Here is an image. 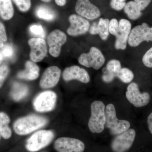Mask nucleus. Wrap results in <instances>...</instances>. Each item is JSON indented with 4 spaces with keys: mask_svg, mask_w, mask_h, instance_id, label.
<instances>
[{
    "mask_svg": "<svg viewBox=\"0 0 152 152\" xmlns=\"http://www.w3.org/2000/svg\"><path fill=\"white\" fill-rule=\"evenodd\" d=\"M0 37L1 39L4 42H6L7 39L4 26L2 23L0 24Z\"/></svg>",
    "mask_w": 152,
    "mask_h": 152,
    "instance_id": "c9c22d12",
    "label": "nucleus"
},
{
    "mask_svg": "<svg viewBox=\"0 0 152 152\" xmlns=\"http://www.w3.org/2000/svg\"><path fill=\"white\" fill-rule=\"evenodd\" d=\"M63 77L66 81L76 80L83 83H88L90 80L88 72L85 69L77 66L66 68L63 73Z\"/></svg>",
    "mask_w": 152,
    "mask_h": 152,
    "instance_id": "f3484780",
    "label": "nucleus"
},
{
    "mask_svg": "<svg viewBox=\"0 0 152 152\" xmlns=\"http://www.w3.org/2000/svg\"><path fill=\"white\" fill-rule=\"evenodd\" d=\"M28 43L31 49L30 53L31 60L34 62H39L43 59L48 52L45 40L41 38H31L28 41Z\"/></svg>",
    "mask_w": 152,
    "mask_h": 152,
    "instance_id": "4468645a",
    "label": "nucleus"
},
{
    "mask_svg": "<svg viewBox=\"0 0 152 152\" xmlns=\"http://www.w3.org/2000/svg\"><path fill=\"white\" fill-rule=\"evenodd\" d=\"M117 77L125 83H130L134 78V74L129 69L126 68H122L118 74Z\"/></svg>",
    "mask_w": 152,
    "mask_h": 152,
    "instance_id": "a878e982",
    "label": "nucleus"
},
{
    "mask_svg": "<svg viewBox=\"0 0 152 152\" xmlns=\"http://www.w3.org/2000/svg\"><path fill=\"white\" fill-rule=\"evenodd\" d=\"M9 69L7 65L5 64L1 66L0 68V85L2 87L3 83L8 75Z\"/></svg>",
    "mask_w": 152,
    "mask_h": 152,
    "instance_id": "2f4dec72",
    "label": "nucleus"
},
{
    "mask_svg": "<svg viewBox=\"0 0 152 152\" xmlns=\"http://www.w3.org/2000/svg\"><path fill=\"white\" fill-rule=\"evenodd\" d=\"M66 35L60 30H55L49 34L47 42L49 47V53L52 56L57 58L61 53V49L66 42Z\"/></svg>",
    "mask_w": 152,
    "mask_h": 152,
    "instance_id": "9b49d317",
    "label": "nucleus"
},
{
    "mask_svg": "<svg viewBox=\"0 0 152 152\" xmlns=\"http://www.w3.org/2000/svg\"><path fill=\"white\" fill-rule=\"evenodd\" d=\"M144 65L148 68H152V47L144 55L142 59Z\"/></svg>",
    "mask_w": 152,
    "mask_h": 152,
    "instance_id": "c756f323",
    "label": "nucleus"
},
{
    "mask_svg": "<svg viewBox=\"0 0 152 152\" xmlns=\"http://www.w3.org/2000/svg\"><path fill=\"white\" fill-rule=\"evenodd\" d=\"M147 124L150 132L152 134V112L149 115L147 119Z\"/></svg>",
    "mask_w": 152,
    "mask_h": 152,
    "instance_id": "e433bc0d",
    "label": "nucleus"
},
{
    "mask_svg": "<svg viewBox=\"0 0 152 152\" xmlns=\"http://www.w3.org/2000/svg\"><path fill=\"white\" fill-rule=\"evenodd\" d=\"M75 10L78 15L88 20H95L101 16L99 9L89 0H77Z\"/></svg>",
    "mask_w": 152,
    "mask_h": 152,
    "instance_id": "ddd939ff",
    "label": "nucleus"
},
{
    "mask_svg": "<svg viewBox=\"0 0 152 152\" xmlns=\"http://www.w3.org/2000/svg\"><path fill=\"white\" fill-rule=\"evenodd\" d=\"M35 14L39 18L49 21L53 20L56 18V14L54 11L45 5L37 7L36 10Z\"/></svg>",
    "mask_w": 152,
    "mask_h": 152,
    "instance_id": "5701e85b",
    "label": "nucleus"
},
{
    "mask_svg": "<svg viewBox=\"0 0 152 152\" xmlns=\"http://www.w3.org/2000/svg\"><path fill=\"white\" fill-rule=\"evenodd\" d=\"M57 95L52 91H45L37 95L33 101V106L37 111L45 113L53 110L56 107Z\"/></svg>",
    "mask_w": 152,
    "mask_h": 152,
    "instance_id": "0eeeda50",
    "label": "nucleus"
},
{
    "mask_svg": "<svg viewBox=\"0 0 152 152\" xmlns=\"http://www.w3.org/2000/svg\"><path fill=\"white\" fill-rule=\"evenodd\" d=\"M119 28V23L117 19H112L109 23V32L113 35L116 36Z\"/></svg>",
    "mask_w": 152,
    "mask_h": 152,
    "instance_id": "7c9ffc66",
    "label": "nucleus"
},
{
    "mask_svg": "<svg viewBox=\"0 0 152 152\" xmlns=\"http://www.w3.org/2000/svg\"><path fill=\"white\" fill-rule=\"evenodd\" d=\"M115 77V76L114 75L110 73L107 71H106L104 73L103 75L102 78L103 81L105 83H110L113 82L114 79Z\"/></svg>",
    "mask_w": 152,
    "mask_h": 152,
    "instance_id": "f704fd0d",
    "label": "nucleus"
},
{
    "mask_svg": "<svg viewBox=\"0 0 152 152\" xmlns=\"http://www.w3.org/2000/svg\"><path fill=\"white\" fill-rule=\"evenodd\" d=\"M105 61V59L102 53L95 47H92L88 53L82 54L78 58L79 63L81 65L95 70L100 69Z\"/></svg>",
    "mask_w": 152,
    "mask_h": 152,
    "instance_id": "423d86ee",
    "label": "nucleus"
},
{
    "mask_svg": "<svg viewBox=\"0 0 152 152\" xmlns=\"http://www.w3.org/2000/svg\"><path fill=\"white\" fill-rule=\"evenodd\" d=\"M152 0H134L141 11L144 10L148 6Z\"/></svg>",
    "mask_w": 152,
    "mask_h": 152,
    "instance_id": "72a5a7b5",
    "label": "nucleus"
},
{
    "mask_svg": "<svg viewBox=\"0 0 152 152\" xmlns=\"http://www.w3.org/2000/svg\"><path fill=\"white\" fill-rule=\"evenodd\" d=\"M41 1L45 2H49L51 0H41Z\"/></svg>",
    "mask_w": 152,
    "mask_h": 152,
    "instance_id": "ea45409f",
    "label": "nucleus"
},
{
    "mask_svg": "<svg viewBox=\"0 0 152 152\" xmlns=\"http://www.w3.org/2000/svg\"><path fill=\"white\" fill-rule=\"evenodd\" d=\"M105 106L102 101H95L91 104V116L88 126L93 133H102L106 123Z\"/></svg>",
    "mask_w": 152,
    "mask_h": 152,
    "instance_id": "f03ea898",
    "label": "nucleus"
},
{
    "mask_svg": "<svg viewBox=\"0 0 152 152\" xmlns=\"http://www.w3.org/2000/svg\"><path fill=\"white\" fill-rule=\"evenodd\" d=\"M106 123L105 126L113 135H117L127 130L130 123L126 120H120L117 118L115 106L112 104H108L105 108Z\"/></svg>",
    "mask_w": 152,
    "mask_h": 152,
    "instance_id": "7ed1b4c3",
    "label": "nucleus"
},
{
    "mask_svg": "<svg viewBox=\"0 0 152 152\" xmlns=\"http://www.w3.org/2000/svg\"><path fill=\"white\" fill-rule=\"evenodd\" d=\"M10 122V118L8 115L4 112L0 113V134L4 139H8L12 134V130L9 126Z\"/></svg>",
    "mask_w": 152,
    "mask_h": 152,
    "instance_id": "412c9836",
    "label": "nucleus"
},
{
    "mask_svg": "<svg viewBox=\"0 0 152 152\" xmlns=\"http://www.w3.org/2000/svg\"><path fill=\"white\" fill-rule=\"evenodd\" d=\"M135 137V131L132 129L117 135L111 144L112 151L113 152H126L132 146Z\"/></svg>",
    "mask_w": 152,
    "mask_h": 152,
    "instance_id": "39448f33",
    "label": "nucleus"
},
{
    "mask_svg": "<svg viewBox=\"0 0 152 152\" xmlns=\"http://www.w3.org/2000/svg\"><path fill=\"white\" fill-rule=\"evenodd\" d=\"M20 10L23 12L29 10L31 7V0H13Z\"/></svg>",
    "mask_w": 152,
    "mask_h": 152,
    "instance_id": "c85d7f7f",
    "label": "nucleus"
},
{
    "mask_svg": "<svg viewBox=\"0 0 152 152\" xmlns=\"http://www.w3.org/2000/svg\"><path fill=\"white\" fill-rule=\"evenodd\" d=\"M54 148L57 152H83L85 145L78 139L62 137L56 140Z\"/></svg>",
    "mask_w": 152,
    "mask_h": 152,
    "instance_id": "1a4fd4ad",
    "label": "nucleus"
},
{
    "mask_svg": "<svg viewBox=\"0 0 152 152\" xmlns=\"http://www.w3.org/2000/svg\"><path fill=\"white\" fill-rule=\"evenodd\" d=\"M4 45V42H3V41L1 39V48H2Z\"/></svg>",
    "mask_w": 152,
    "mask_h": 152,
    "instance_id": "58836bf2",
    "label": "nucleus"
},
{
    "mask_svg": "<svg viewBox=\"0 0 152 152\" xmlns=\"http://www.w3.org/2000/svg\"><path fill=\"white\" fill-rule=\"evenodd\" d=\"M109 23L108 19L101 18L98 23H93L90 28L89 32L92 35L99 34L102 40H106L110 34Z\"/></svg>",
    "mask_w": 152,
    "mask_h": 152,
    "instance_id": "a211bd4d",
    "label": "nucleus"
},
{
    "mask_svg": "<svg viewBox=\"0 0 152 152\" xmlns=\"http://www.w3.org/2000/svg\"><path fill=\"white\" fill-rule=\"evenodd\" d=\"M126 4L125 2H121L118 0H111L110 2L112 8L116 11L121 10L124 8Z\"/></svg>",
    "mask_w": 152,
    "mask_h": 152,
    "instance_id": "473e14b6",
    "label": "nucleus"
},
{
    "mask_svg": "<svg viewBox=\"0 0 152 152\" xmlns=\"http://www.w3.org/2000/svg\"><path fill=\"white\" fill-rule=\"evenodd\" d=\"M54 137L52 131L41 130L33 134L26 142V148L30 152L40 151L48 145Z\"/></svg>",
    "mask_w": 152,
    "mask_h": 152,
    "instance_id": "20e7f679",
    "label": "nucleus"
},
{
    "mask_svg": "<svg viewBox=\"0 0 152 152\" xmlns=\"http://www.w3.org/2000/svg\"><path fill=\"white\" fill-rule=\"evenodd\" d=\"M124 10L128 18L132 20H136L141 16L142 11L134 1H130L126 4Z\"/></svg>",
    "mask_w": 152,
    "mask_h": 152,
    "instance_id": "b1692460",
    "label": "nucleus"
},
{
    "mask_svg": "<svg viewBox=\"0 0 152 152\" xmlns=\"http://www.w3.org/2000/svg\"><path fill=\"white\" fill-rule=\"evenodd\" d=\"M126 95L129 102L136 107L146 106L151 99L148 93L140 92L138 85L135 83H132L128 86Z\"/></svg>",
    "mask_w": 152,
    "mask_h": 152,
    "instance_id": "9d476101",
    "label": "nucleus"
},
{
    "mask_svg": "<svg viewBox=\"0 0 152 152\" xmlns=\"http://www.w3.org/2000/svg\"><path fill=\"white\" fill-rule=\"evenodd\" d=\"M1 63L3 61V60L6 59H12L13 57L14 50L13 48L9 44L4 45L2 48H1Z\"/></svg>",
    "mask_w": 152,
    "mask_h": 152,
    "instance_id": "bb28decb",
    "label": "nucleus"
},
{
    "mask_svg": "<svg viewBox=\"0 0 152 152\" xmlns=\"http://www.w3.org/2000/svg\"><path fill=\"white\" fill-rule=\"evenodd\" d=\"M26 69L18 73L17 77L19 78L33 80H36L39 76V68L35 62L33 61H28L25 64Z\"/></svg>",
    "mask_w": 152,
    "mask_h": 152,
    "instance_id": "6ab92c4d",
    "label": "nucleus"
},
{
    "mask_svg": "<svg viewBox=\"0 0 152 152\" xmlns=\"http://www.w3.org/2000/svg\"><path fill=\"white\" fill-rule=\"evenodd\" d=\"M131 28L132 25L129 21L125 19L120 20L115 45V48L117 50H124L126 48L127 42L132 30Z\"/></svg>",
    "mask_w": 152,
    "mask_h": 152,
    "instance_id": "2eb2a0df",
    "label": "nucleus"
},
{
    "mask_svg": "<svg viewBox=\"0 0 152 152\" xmlns=\"http://www.w3.org/2000/svg\"><path fill=\"white\" fill-rule=\"evenodd\" d=\"M61 69L56 66H51L44 72L40 81L39 86L43 89L53 88L58 83L61 76Z\"/></svg>",
    "mask_w": 152,
    "mask_h": 152,
    "instance_id": "dca6fc26",
    "label": "nucleus"
},
{
    "mask_svg": "<svg viewBox=\"0 0 152 152\" xmlns=\"http://www.w3.org/2000/svg\"><path fill=\"white\" fill-rule=\"evenodd\" d=\"M55 1L56 4L60 7L64 6L66 2V0H55Z\"/></svg>",
    "mask_w": 152,
    "mask_h": 152,
    "instance_id": "4c0bfd02",
    "label": "nucleus"
},
{
    "mask_svg": "<svg viewBox=\"0 0 152 152\" xmlns=\"http://www.w3.org/2000/svg\"><path fill=\"white\" fill-rule=\"evenodd\" d=\"M70 23L67 32L72 36H77L84 34L90 29L89 22L78 15L73 14L69 17Z\"/></svg>",
    "mask_w": 152,
    "mask_h": 152,
    "instance_id": "f8f14e48",
    "label": "nucleus"
},
{
    "mask_svg": "<svg viewBox=\"0 0 152 152\" xmlns=\"http://www.w3.org/2000/svg\"><path fill=\"white\" fill-rule=\"evenodd\" d=\"M14 8L11 0H0V15L5 20H10L13 17Z\"/></svg>",
    "mask_w": 152,
    "mask_h": 152,
    "instance_id": "4be33fe9",
    "label": "nucleus"
},
{
    "mask_svg": "<svg viewBox=\"0 0 152 152\" xmlns=\"http://www.w3.org/2000/svg\"><path fill=\"white\" fill-rule=\"evenodd\" d=\"M118 1H121V2H125V1H126V0H118Z\"/></svg>",
    "mask_w": 152,
    "mask_h": 152,
    "instance_id": "a19ab883",
    "label": "nucleus"
},
{
    "mask_svg": "<svg viewBox=\"0 0 152 152\" xmlns=\"http://www.w3.org/2000/svg\"><path fill=\"white\" fill-rule=\"evenodd\" d=\"M30 32L34 35L38 36L40 38H44L45 36V33L43 28L40 25L34 24L29 28Z\"/></svg>",
    "mask_w": 152,
    "mask_h": 152,
    "instance_id": "cd10ccee",
    "label": "nucleus"
},
{
    "mask_svg": "<svg viewBox=\"0 0 152 152\" xmlns=\"http://www.w3.org/2000/svg\"><path fill=\"white\" fill-rule=\"evenodd\" d=\"M144 41H152V27L145 23L131 30L128 42L130 46L136 47Z\"/></svg>",
    "mask_w": 152,
    "mask_h": 152,
    "instance_id": "6e6552de",
    "label": "nucleus"
},
{
    "mask_svg": "<svg viewBox=\"0 0 152 152\" xmlns=\"http://www.w3.org/2000/svg\"><path fill=\"white\" fill-rule=\"evenodd\" d=\"M121 69V62L118 60L115 59L109 61L106 66V71L114 75L116 77H117L118 74Z\"/></svg>",
    "mask_w": 152,
    "mask_h": 152,
    "instance_id": "393cba45",
    "label": "nucleus"
},
{
    "mask_svg": "<svg viewBox=\"0 0 152 152\" xmlns=\"http://www.w3.org/2000/svg\"><path fill=\"white\" fill-rule=\"evenodd\" d=\"M46 118L35 115H31L20 118L14 123V130L19 135L30 134L47 124Z\"/></svg>",
    "mask_w": 152,
    "mask_h": 152,
    "instance_id": "f257e3e1",
    "label": "nucleus"
},
{
    "mask_svg": "<svg viewBox=\"0 0 152 152\" xmlns=\"http://www.w3.org/2000/svg\"><path fill=\"white\" fill-rule=\"evenodd\" d=\"M28 92V87L27 85L16 82L12 87L11 96L13 99L17 102L26 97Z\"/></svg>",
    "mask_w": 152,
    "mask_h": 152,
    "instance_id": "aec40b11",
    "label": "nucleus"
}]
</instances>
